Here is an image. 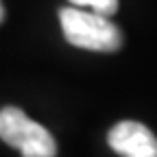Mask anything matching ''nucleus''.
I'll return each instance as SVG.
<instances>
[{"label":"nucleus","instance_id":"39448f33","mask_svg":"<svg viewBox=\"0 0 157 157\" xmlns=\"http://www.w3.org/2000/svg\"><path fill=\"white\" fill-rule=\"evenodd\" d=\"M2 15H5V9H2V2H0V22H2Z\"/></svg>","mask_w":157,"mask_h":157},{"label":"nucleus","instance_id":"7ed1b4c3","mask_svg":"<svg viewBox=\"0 0 157 157\" xmlns=\"http://www.w3.org/2000/svg\"><path fill=\"white\" fill-rule=\"evenodd\" d=\"M109 146L122 157H157V137L155 133L135 120L118 122L109 135Z\"/></svg>","mask_w":157,"mask_h":157},{"label":"nucleus","instance_id":"20e7f679","mask_svg":"<svg viewBox=\"0 0 157 157\" xmlns=\"http://www.w3.org/2000/svg\"><path fill=\"white\" fill-rule=\"evenodd\" d=\"M70 2L76 7H92L94 13H101L107 17L118 11V0H70Z\"/></svg>","mask_w":157,"mask_h":157},{"label":"nucleus","instance_id":"f03ea898","mask_svg":"<svg viewBox=\"0 0 157 157\" xmlns=\"http://www.w3.org/2000/svg\"><path fill=\"white\" fill-rule=\"evenodd\" d=\"M0 140L17 148L22 157H55L57 153L50 131L11 105L0 111Z\"/></svg>","mask_w":157,"mask_h":157},{"label":"nucleus","instance_id":"f257e3e1","mask_svg":"<svg viewBox=\"0 0 157 157\" xmlns=\"http://www.w3.org/2000/svg\"><path fill=\"white\" fill-rule=\"evenodd\" d=\"M66 39L85 50H98V52H113L122 46V33L107 15L101 13H85L81 9H61L59 11Z\"/></svg>","mask_w":157,"mask_h":157}]
</instances>
